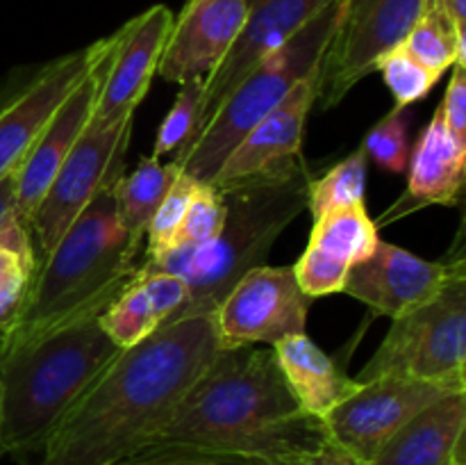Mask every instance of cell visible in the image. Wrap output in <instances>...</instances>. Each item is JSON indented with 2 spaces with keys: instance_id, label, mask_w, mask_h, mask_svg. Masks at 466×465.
I'll use <instances>...</instances> for the list:
<instances>
[{
  "instance_id": "e575fe53",
  "label": "cell",
  "mask_w": 466,
  "mask_h": 465,
  "mask_svg": "<svg viewBox=\"0 0 466 465\" xmlns=\"http://www.w3.org/2000/svg\"><path fill=\"white\" fill-rule=\"evenodd\" d=\"M289 465H360V463L353 459V456L346 454L344 450H339L335 442H328V445L323 447L321 451H317V454L308 456V459L294 460V463Z\"/></svg>"
},
{
  "instance_id": "5b68a950",
  "label": "cell",
  "mask_w": 466,
  "mask_h": 465,
  "mask_svg": "<svg viewBox=\"0 0 466 465\" xmlns=\"http://www.w3.org/2000/svg\"><path fill=\"white\" fill-rule=\"evenodd\" d=\"M309 178V169L299 162L218 190L226 203V222L212 242L196 249L171 251L155 263L141 260L185 281L187 301L168 324L191 315L214 313L241 276L262 267L280 232L308 210Z\"/></svg>"
},
{
  "instance_id": "d6a6232c",
  "label": "cell",
  "mask_w": 466,
  "mask_h": 465,
  "mask_svg": "<svg viewBox=\"0 0 466 465\" xmlns=\"http://www.w3.org/2000/svg\"><path fill=\"white\" fill-rule=\"evenodd\" d=\"M116 465H268L246 456L217 454V451L187 450V447H164V450L137 451Z\"/></svg>"
},
{
  "instance_id": "5bb4252c",
  "label": "cell",
  "mask_w": 466,
  "mask_h": 465,
  "mask_svg": "<svg viewBox=\"0 0 466 465\" xmlns=\"http://www.w3.org/2000/svg\"><path fill=\"white\" fill-rule=\"evenodd\" d=\"M91 46L41 64L0 94V178L21 167L23 158L91 62Z\"/></svg>"
},
{
  "instance_id": "8fae6325",
  "label": "cell",
  "mask_w": 466,
  "mask_h": 465,
  "mask_svg": "<svg viewBox=\"0 0 466 465\" xmlns=\"http://www.w3.org/2000/svg\"><path fill=\"white\" fill-rule=\"evenodd\" d=\"M449 392L453 390L417 378H373L360 383L349 399L323 418V424L330 442L367 465L396 431Z\"/></svg>"
},
{
  "instance_id": "4316f807",
  "label": "cell",
  "mask_w": 466,
  "mask_h": 465,
  "mask_svg": "<svg viewBox=\"0 0 466 465\" xmlns=\"http://www.w3.org/2000/svg\"><path fill=\"white\" fill-rule=\"evenodd\" d=\"M367 155L360 146L358 150L328 169L323 176L309 178L308 185V210L314 219L326 212L350 205H364V190H367Z\"/></svg>"
},
{
  "instance_id": "8992f818",
  "label": "cell",
  "mask_w": 466,
  "mask_h": 465,
  "mask_svg": "<svg viewBox=\"0 0 466 465\" xmlns=\"http://www.w3.org/2000/svg\"><path fill=\"white\" fill-rule=\"evenodd\" d=\"M337 21L339 0H332L280 48L255 62L209 114L194 146L182 158L180 171L194 181H212L246 132L276 109L309 73L317 71Z\"/></svg>"
},
{
  "instance_id": "3957f363",
  "label": "cell",
  "mask_w": 466,
  "mask_h": 465,
  "mask_svg": "<svg viewBox=\"0 0 466 465\" xmlns=\"http://www.w3.org/2000/svg\"><path fill=\"white\" fill-rule=\"evenodd\" d=\"M103 310L0 351V459L39 454L68 408L121 354L100 328Z\"/></svg>"
},
{
  "instance_id": "ba28073f",
  "label": "cell",
  "mask_w": 466,
  "mask_h": 465,
  "mask_svg": "<svg viewBox=\"0 0 466 465\" xmlns=\"http://www.w3.org/2000/svg\"><path fill=\"white\" fill-rule=\"evenodd\" d=\"M426 5L428 0H339V21L319 64V108L339 105L376 71L378 59L403 44Z\"/></svg>"
},
{
  "instance_id": "1f68e13d",
  "label": "cell",
  "mask_w": 466,
  "mask_h": 465,
  "mask_svg": "<svg viewBox=\"0 0 466 465\" xmlns=\"http://www.w3.org/2000/svg\"><path fill=\"white\" fill-rule=\"evenodd\" d=\"M410 117L405 109H391L364 140L367 160L391 173H403L410 162Z\"/></svg>"
},
{
  "instance_id": "484cf974",
  "label": "cell",
  "mask_w": 466,
  "mask_h": 465,
  "mask_svg": "<svg viewBox=\"0 0 466 465\" xmlns=\"http://www.w3.org/2000/svg\"><path fill=\"white\" fill-rule=\"evenodd\" d=\"M400 46L437 76H444L455 64L466 67V39L455 32L432 0H428L426 9Z\"/></svg>"
},
{
  "instance_id": "2e32d148",
  "label": "cell",
  "mask_w": 466,
  "mask_h": 465,
  "mask_svg": "<svg viewBox=\"0 0 466 465\" xmlns=\"http://www.w3.org/2000/svg\"><path fill=\"white\" fill-rule=\"evenodd\" d=\"M91 62L82 80L71 89V94L59 103L53 117L39 132L35 144L23 158L18 167V190H16V217L27 223L32 210L46 194L48 185L53 182L55 173L62 167L66 155L80 140L85 128L89 126L91 114H94L96 96H98L100 80H103L105 50L107 39H98L91 44Z\"/></svg>"
},
{
  "instance_id": "83f0119b",
  "label": "cell",
  "mask_w": 466,
  "mask_h": 465,
  "mask_svg": "<svg viewBox=\"0 0 466 465\" xmlns=\"http://www.w3.org/2000/svg\"><path fill=\"white\" fill-rule=\"evenodd\" d=\"M203 108H205V82H187L180 85L171 109L164 117L155 137L153 158L162 160L173 155V162L180 167L187 150L194 146L200 128H203Z\"/></svg>"
},
{
  "instance_id": "ac0fdd59",
  "label": "cell",
  "mask_w": 466,
  "mask_h": 465,
  "mask_svg": "<svg viewBox=\"0 0 466 465\" xmlns=\"http://www.w3.org/2000/svg\"><path fill=\"white\" fill-rule=\"evenodd\" d=\"M378 231L367 205L332 210L314 219L308 249L294 264L300 290L309 299L344 290L350 267L369 258L380 242Z\"/></svg>"
},
{
  "instance_id": "7a4b0ae2",
  "label": "cell",
  "mask_w": 466,
  "mask_h": 465,
  "mask_svg": "<svg viewBox=\"0 0 466 465\" xmlns=\"http://www.w3.org/2000/svg\"><path fill=\"white\" fill-rule=\"evenodd\" d=\"M328 442L323 419L305 413L291 395L273 346L253 345L218 349L137 451L187 447L289 465Z\"/></svg>"
},
{
  "instance_id": "f1b7e54d",
  "label": "cell",
  "mask_w": 466,
  "mask_h": 465,
  "mask_svg": "<svg viewBox=\"0 0 466 465\" xmlns=\"http://www.w3.org/2000/svg\"><path fill=\"white\" fill-rule=\"evenodd\" d=\"M194 185H196L194 178L180 173V176L176 178V182L171 185V190H168L167 196L162 199L159 208L155 210L153 219H150L148 228H146L144 263L162 260L164 255H168L173 251V246H176V240H177V232H180L182 222H185L187 205H189Z\"/></svg>"
},
{
  "instance_id": "d4e9b609",
  "label": "cell",
  "mask_w": 466,
  "mask_h": 465,
  "mask_svg": "<svg viewBox=\"0 0 466 465\" xmlns=\"http://www.w3.org/2000/svg\"><path fill=\"white\" fill-rule=\"evenodd\" d=\"M39 269L32 232L16 212L0 223V336L14 322Z\"/></svg>"
},
{
  "instance_id": "d590c367",
  "label": "cell",
  "mask_w": 466,
  "mask_h": 465,
  "mask_svg": "<svg viewBox=\"0 0 466 465\" xmlns=\"http://www.w3.org/2000/svg\"><path fill=\"white\" fill-rule=\"evenodd\" d=\"M18 169L5 173L0 178V223L9 217V214L16 212V190H18Z\"/></svg>"
},
{
  "instance_id": "9c48e42d",
  "label": "cell",
  "mask_w": 466,
  "mask_h": 465,
  "mask_svg": "<svg viewBox=\"0 0 466 465\" xmlns=\"http://www.w3.org/2000/svg\"><path fill=\"white\" fill-rule=\"evenodd\" d=\"M132 121L135 119L107 128L89 123L62 167L57 169L53 182L27 219L32 242L41 258L53 251L59 237L94 201L105 182L112 181L114 176H121L126 167V150L130 144L132 126H135Z\"/></svg>"
},
{
  "instance_id": "603a6c76",
  "label": "cell",
  "mask_w": 466,
  "mask_h": 465,
  "mask_svg": "<svg viewBox=\"0 0 466 465\" xmlns=\"http://www.w3.org/2000/svg\"><path fill=\"white\" fill-rule=\"evenodd\" d=\"M273 354L291 395L300 408L314 418L323 419L360 388V383L346 372V365L328 356L308 333L278 340Z\"/></svg>"
},
{
  "instance_id": "d6986e66",
  "label": "cell",
  "mask_w": 466,
  "mask_h": 465,
  "mask_svg": "<svg viewBox=\"0 0 466 465\" xmlns=\"http://www.w3.org/2000/svg\"><path fill=\"white\" fill-rule=\"evenodd\" d=\"M332 0H246V23L221 67L205 82L203 126L255 62L280 48ZM203 130V128H200ZM200 135V132H198Z\"/></svg>"
},
{
  "instance_id": "f546056e",
  "label": "cell",
  "mask_w": 466,
  "mask_h": 465,
  "mask_svg": "<svg viewBox=\"0 0 466 465\" xmlns=\"http://www.w3.org/2000/svg\"><path fill=\"white\" fill-rule=\"evenodd\" d=\"M376 71L382 73V80L394 96V109H408L410 105L423 100L441 80V76L417 62L403 46H396L382 55L376 64Z\"/></svg>"
},
{
  "instance_id": "4fadbf2b",
  "label": "cell",
  "mask_w": 466,
  "mask_h": 465,
  "mask_svg": "<svg viewBox=\"0 0 466 465\" xmlns=\"http://www.w3.org/2000/svg\"><path fill=\"white\" fill-rule=\"evenodd\" d=\"M173 26L167 5H153L123 23L107 39L103 80L96 96L91 126H116L135 119L157 73L164 46Z\"/></svg>"
},
{
  "instance_id": "8d00e7d4",
  "label": "cell",
  "mask_w": 466,
  "mask_h": 465,
  "mask_svg": "<svg viewBox=\"0 0 466 465\" xmlns=\"http://www.w3.org/2000/svg\"><path fill=\"white\" fill-rule=\"evenodd\" d=\"M432 3L449 18L455 32L466 39V0H432Z\"/></svg>"
},
{
  "instance_id": "4dcf8cb0",
  "label": "cell",
  "mask_w": 466,
  "mask_h": 465,
  "mask_svg": "<svg viewBox=\"0 0 466 465\" xmlns=\"http://www.w3.org/2000/svg\"><path fill=\"white\" fill-rule=\"evenodd\" d=\"M223 222H226V203L221 191L212 182L196 181L173 251L208 244L221 232Z\"/></svg>"
},
{
  "instance_id": "6da1fadb",
  "label": "cell",
  "mask_w": 466,
  "mask_h": 465,
  "mask_svg": "<svg viewBox=\"0 0 466 465\" xmlns=\"http://www.w3.org/2000/svg\"><path fill=\"white\" fill-rule=\"evenodd\" d=\"M214 313L167 324L123 349L57 424L35 465H116L171 415L218 354Z\"/></svg>"
},
{
  "instance_id": "277c9868",
  "label": "cell",
  "mask_w": 466,
  "mask_h": 465,
  "mask_svg": "<svg viewBox=\"0 0 466 465\" xmlns=\"http://www.w3.org/2000/svg\"><path fill=\"white\" fill-rule=\"evenodd\" d=\"M114 176L77 214L46 258L14 322L0 336V351L32 340L94 308H107L139 269V244L130 240L116 210Z\"/></svg>"
},
{
  "instance_id": "7c38bea8",
  "label": "cell",
  "mask_w": 466,
  "mask_h": 465,
  "mask_svg": "<svg viewBox=\"0 0 466 465\" xmlns=\"http://www.w3.org/2000/svg\"><path fill=\"white\" fill-rule=\"evenodd\" d=\"M460 244L462 235H458V244L446 258L426 260L380 240L369 258L350 267L341 292L362 301L373 315L399 319L440 294L451 278L466 272Z\"/></svg>"
},
{
  "instance_id": "7402d4cb",
  "label": "cell",
  "mask_w": 466,
  "mask_h": 465,
  "mask_svg": "<svg viewBox=\"0 0 466 465\" xmlns=\"http://www.w3.org/2000/svg\"><path fill=\"white\" fill-rule=\"evenodd\" d=\"M466 392H449L396 431L367 465H466Z\"/></svg>"
},
{
  "instance_id": "ffe728a7",
  "label": "cell",
  "mask_w": 466,
  "mask_h": 465,
  "mask_svg": "<svg viewBox=\"0 0 466 465\" xmlns=\"http://www.w3.org/2000/svg\"><path fill=\"white\" fill-rule=\"evenodd\" d=\"M408 167V190L387 210L378 228L426 205H458L462 199L466 146L451 135L440 108L419 135Z\"/></svg>"
},
{
  "instance_id": "9a60e30c",
  "label": "cell",
  "mask_w": 466,
  "mask_h": 465,
  "mask_svg": "<svg viewBox=\"0 0 466 465\" xmlns=\"http://www.w3.org/2000/svg\"><path fill=\"white\" fill-rule=\"evenodd\" d=\"M246 0H187L159 59L157 76L176 85L208 82L239 39Z\"/></svg>"
},
{
  "instance_id": "52a82bcc",
  "label": "cell",
  "mask_w": 466,
  "mask_h": 465,
  "mask_svg": "<svg viewBox=\"0 0 466 465\" xmlns=\"http://www.w3.org/2000/svg\"><path fill=\"white\" fill-rule=\"evenodd\" d=\"M391 328L358 383L380 377L417 378L453 392H466V272L446 283L444 290Z\"/></svg>"
},
{
  "instance_id": "30bf717a",
  "label": "cell",
  "mask_w": 466,
  "mask_h": 465,
  "mask_svg": "<svg viewBox=\"0 0 466 465\" xmlns=\"http://www.w3.org/2000/svg\"><path fill=\"white\" fill-rule=\"evenodd\" d=\"M312 299L300 290L294 267H255L235 283L214 310L221 349L264 345L305 333Z\"/></svg>"
},
{
  "instance_id": "e0dca14e",
  "label": "cell",
  "mask_w": 466,
  "mask_h": 465,
  "mask_svg": "<svg viewBox=\"0 0 466 465\" xmlns=\"http://www.w3.org/2000/svg\"><path fill=\"white\" fill-rule=\"evenodd\" d=\"M317 89L319 68L309 73L276 109H271L262 121L246 132L244 140L232 149L209 182L217 190H226L250 178L267 176L303 162L300 150H303L305 123L317 105Z\"/></svg>"
},
{
  "instance_id": "836d02e7",
  "label": "cell",
  "mask_w": 466,
  "mask_h": 465,
  "mask_svg": "<svg viewBox=\"0 0 466 465\" xmlns=\"http://www.w3.org/2000/svg\"><path fill=\"white\" fill-rule=\"evenodd\" d=\"M440 112L451 135L466 146V67L455 64L451 68V80L446 87L444 100L440 105Z\"/></svg>"
},
{
  "instance_id": "44dd1931",
  "label": "cell",
  "mask_w": 466,
  "mask_h": 465,
  "mask_svg": "<svg viewBox=\"0 0 466 465\" xmlns=\"http://www.w3.org/2000/svg\"><path fill=\"white\" fill-rule=\"evenodd\" d=\"M185 301L187 285L180 276L141 263L100 313L98 324L118 349H130L167 326Z\"/></svg>"
},
{
  "instance_id": "cb8c5ba5",
  "label": "cell",
  "mask_w": 466,
  "mask_h": 465,
  "mask_svg": "<svg viewBox=\"0 0 466 465\" xmlns=\"http://www.w3.org/2000/svg\"><path fill=\"white\" fill-rule=\"evenodd\" d=\"M180 173L177 162H173V160L162 162L153 155L141 160L139 167L130 176L123 173L116 185V210L123 228L135 244L141 246L155 210L159 208L162 199Z\"/></svg>"
}]
</instances>
